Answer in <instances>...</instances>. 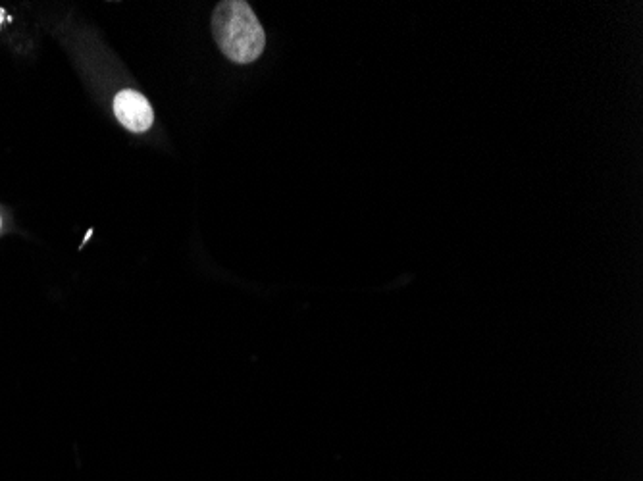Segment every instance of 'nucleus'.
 Returning a JSON list of instances; mask_svg holds the SVG:
<instances>
[{
    "label": "nucleus",
    "instance_id": "obj_2",
    "mask_svg": "<svg viewBox=\"0 0 643 481\" xmlns=\"http://www.w3.org/2000/svg\"><path fill=\"white\" fill-rule=\"evenodd\" d=\"M114 116L131 133H145L155 124V112L149 101L133 89L120 91L114 99Z\"/></svg>",
    "mask_w": 643,
    "mask_h": 481
},
{
    "label": "nucleus",
    "instance_id": "obj_1",
    "mask_svg": "<svg viewBox=\"0 0 643 481\" xmlns=\"http://www.w3.org/2000/svg\"><path fill=\"white\" fill-rule=\"evenodd\" d=\"M212 35L233 64H251L266 47V35L253 8L243 0H226L214 8Z\"/></svg>",
    "mask_w": 643,
    "mask_h": 481
}]
</instances>
